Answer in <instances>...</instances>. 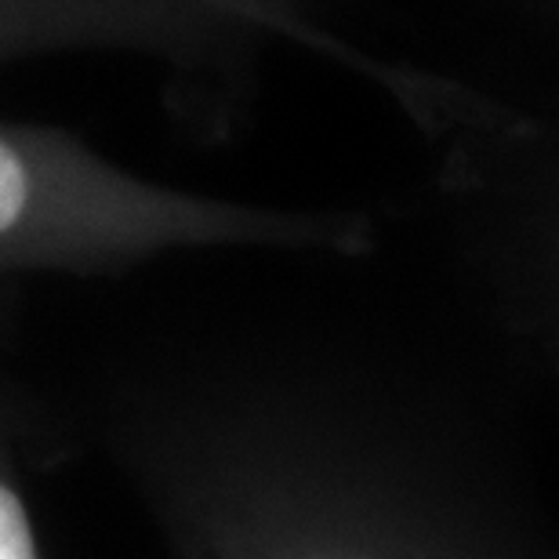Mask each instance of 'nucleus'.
Masks as SVG:
<instances>
[{
	"mask_svg": "<svg viewBox=\"0 0 559 559\" xmlns=\"http://www.w3.org/2000/svg\"><path fill=\"white\" fill-rule=\"evenodd\" d=\"M276 229L270 215L164 193L62 128L0 120V276L98 273L171 243Z\"/></svg>",
	"mask_w": 559,
	"mask_h": 559,
	"instance_id": "obj_1",
	"label": "nucleus"
},
{
	"mask_svg": "<svg viewBox=\"0 0 559 559\" xmlns=\"http://www.w3.org/2000/svg\"><path fill=\"white\" fill-rule=\"evenodd\" d=\"M265 37L200 0H0V66L135 55L178 76H233Z\"/></svg>",
	"mask_w": 559,
	"mask_h": 559,
	"instance_id": "obj_2",
	"label": "nucleus"
},
{
	"mask_svg": "<svg viewBox=\"0 0 559 559\" xmlns=\"http://www.w3.org/2000/svg\"><path fill=\"white\" fill-rule=\"evenodd\" d=\"M200 4L237 19L240 26L254 29L265 40H284L295 44V48H306L323 62H334V55L342 51L345 40L342 29L317 19L301 0H200Z\"/></svg>",
	"mask_w": 559,
	"mask_h": 559,
	"instance_id": "obj_4",
	"label": "nucleus"
},
{
	"mask_svg": "<svg viewBox=\"0 0 559 559\" xmlns=\"http://www.w3.org/2000/svg\"><path fill=\"white\" fill-rule=\"evenodd\" d=\"M40 443H48L40 411L0 364V559H44L29 490V462Z\"/></svg>",
	"mask_w": 559,
	"mask_h": 559,
	"instance_id": "obj_3",
	"label": "nucleus"
}]
</instances>
